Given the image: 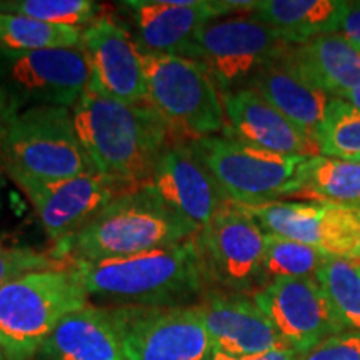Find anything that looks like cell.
<instances>
[{
  "label": "cell",
  "mask_w": 360,
  "mask_h": 360,
  "mask_svg": "<svg viewBox=\"0 0 360 360\" xmlns=\"http://www.w3.org/2000/svg\"><path fill=\"white\" fill-rule=\"evenodd\" d=\"M75 132L94 170L127 188L150 182L170 142L167 125L143 103H125L85 90L72 107Z\"/></svg>",
  "instance_id": "1"
},
{
  "label": "cell",
  "mask_w": 360,
  "mask_h": 360,
  "mask_svg": "<svg viewBox=\"0 0 360 360\" xmlns=\"http://www.w3.org/2000/svg\"><path fill=\"white\" fill-rule=\"evenodd\" d=\"M72 267L87 295L112 307H187L207 292L195 237L129 257Z\"/></svg>",
  "instance_id": "2"
},
{
  "label": "cell",
  "mask_w": 360,
  "mask_h": 360,
  "mask_svg": "<svg viewBox=\"0 0 360 360\" xmlns=\"http://www.w3.org/2000/svg\"><path fill=\"white\" fill-rule=\"evenodd\" d=\"M197 233L154 188L143 186L119 195L74 236L57 242L53 257L70 259L72 265L101 262L180 244Z\"/></svg>",
  "instance_id": "3"
},
{
  "label": "cell",
  "mask_w": 360,
  "mask_h": 360,
  "mask_svg": "<svg viewBox=\"0 0 360 360\" xmlns=\"http://www.w3.org/2000/svg\"><path fill=\"white\" fill-rule=\"evenodd\" d=\"M72 267L39 270L0 287V345L7 360H30L62 319L87 305Z\"/></svg>",
  "instance_id": "4"
},
{
  "label": "cell",
  "mask_w": 360,
  "mask_h": 360,
  "mask_svg": "<svg viewBox=\"0 0 360 360\" xmlns=\"http://www.w3.org/2000/svg\"><path fill=\"white\" fill-rule=\"evenodd\" d=\"M147 103L167 125L172 142H195L225 129L222 94L202 62L143 52Z\"/></svg>",
  "instance_id": "5"
},
{
  "label": "cell",
  "mask_w": 360,
  "mask_h": 360,
  "mask_svg": "<svg viewBox=\"0 0 360 360\" xmlns=\"http://www.w3.org/2000/svg\"><path fill=\"white\" fill-rule=\"evenodd\" d=\"M0 152L8 172L39 180H64L94 167L64 107L32 105L17 112L0 132Z\"/></svg>",
  "instance_id": "6"
},
{
  "label": "cell",
  "mask_w": 360,
  "mask_h": 360,
  "mask_svg": "<svg viewBox=\"0 0 360 360\" xmlns=\"http://www.w3.org/2000/svg\"><path fill=\"white\" fill-rule=\"evenodd\" d=\"M229 204L255 207L299 195V172L310 157L262 150L227 135L191 142Z\"/></svg>",
  "instance_id": "7"
},
{
  "label": "cell",
  "mask_w": 360,
  "mask_h": 360,
  "mask_svg": "<svg viewBox=\"0 0 360 360\" xmlns=\"http://www.w3.org/2000/svg\"><path fill=\"white\" fill-rule=\"evenodd\" d=\"M290 47L274 27L254 15H236L202 25L182 57L202 62L225 94L247 87L259 69Z\"/></svg>",
  "instance_id": "8"
},
{
  "label": "cell",
  "mask_w": 360,
  "mask_h": 360,
  "mask_svg": "<svg viewBox=\"0 0 360 360\" xmlns=\"http://www.w3.org/2000/svg\"><path fill=\"white\" fill-rule=\"evenodd\" d=\"M207 287L247 294L262 289L265 232L242 207L229 204L195 236Z\"/></svg>",
  "instance_id": "9"
},
{
  "label": "cell",
  "mask_w": 360,
  "mask_h": 360,
  "mask_svg": "<svg viewBox=\"0 0 360 360\" xmlns=\"http://www.w3.org/2000/svg\"><path fill=\"white\" fill-rule=\"evenodd\" d=\"M125 360H210L199 307H109Z\"/></svg>",
  "instance_id": "10"
},
{
  "label": "cell",
  "mask_w": 360,
  "mask_h": 360,
  "mask_svg": "<svg viewBox=\"0 0 360 360\" xmlns=\"http://www.w3.org/2000/svg\"><path fill=\"white\" fill-rule=\"evenodd\" d=\"M267 236L312 245L330 257L354 259L360 242V205L278 200L242 207Z\"/></svg>",
  "instance_id": "11"
},
{
  "label": "cell",
  "mask_w": 360,
  "mask_h": 360,
  "mask_svg": "<svg viewBox=\"0 0 360 360\" xmlns=\"http://www.w3.org/2000/svg\"><path fill=\"white\" fill-rule=\"evenodd\" d=\"M0 75L17 103L70 109L89 87L90 65L80 45L29 52L0 51Z\"/></svg>",
  "instance_id": "12"
},
{
  "label": "cell",
  "mask_w": 360,
  "mask_h": 360,
  "mask_svg": "<svg viewBox=\"0 0 360 360\" xmlns=\"http://www.w3.org/2000/svg\"><path fill=\"white\" fill-rule=\"evenodd\" d=\"M252 299L297 355L345 332L315 277L277 278L255 290Z\"/></svg>",
  "instance_id": "13"
},
{
  "label": "cell",
  "mask_w": 360,
  "mask_h": 360,
  "mask_svg": "<svg viewBox=\"0 0 360 360\" xmlns=\"http://www.w3.org/2000/svg\"><path fill=\"white\" fill-rule=\"evenodd\" d=\"M37 212L45 233L60 242L80 231L112 200L130 192L97 170L64 180H39L8 172Z\"/></svg>",
  "instance_id": "14"
},
{
  "label": "cell",
  "mask_w": 360,
  "mask_h": 360,
  "mask_svg": "<svg viewBox=\"0 0 360 360\" xmlns=\"http://www.w3.org/2000/svg\"><path fill=\"white\" fill-rule=\"evenodd\" d=\"M257 0H127L135 42L142 52L184 56L197 30L232 12H254Z\"/></svg>",
  "instance_id": "15"
},
{
  "label": "cell",
  "mask_w": 360,
  "mask_h": 360,
  "mask_svg": "<svg viewBox=\"0 0 360 360\" xmlns=\"http://www.w3.org/2000/svg\"><path fill=\"white\" fill-rule=\"evenodd\" d=\"M212 342V359L242 360L289 349L254 299L207 289L197 304Z\"/></svg>",
  "instance_id": "16"
},
{
  "label": "cell",
  "mask_w": 360,
  "mask_h": 360,
  "mask_svg": "<svg viewBox=\"0 0 360 360\" xmlns=\"http://www.w3.org/2000/svg\"><path fill=\"white\" fill-rule=\"evenodd\" d=\"M90 65L89 89L125 103L147 102L143 52L127 29L109 17H98L82 30Z\"/></svg>",
  "instance_id": "17"
},
{
  "label": "cell",
  "mask_w": 360,
  "mask_h": 360,
  "mask_svg": "<svg viewBox=\"0 0 360 360\" xmlns=\"http://www.w3.org/2000/svg\"><path fill=\"white\" fill-rule=\"evenodd\" d=\"M147 186L197 231L209 225L229 205L191 142H170L162 152Z\"/></svg>",
  "instance_id": "18"
},
{
  "label": "cell",
  "mask_w": 360,
  "mask_h": 360,
  "mask_svg": "<svg viewBox=\"0 0 360 360\" xmlns=\"http://www.w3.org/2000/svg\"><path fill=\"white\" fill-rule=\"evenodd\" d=\"M294 49L295 45H292L289 51L259 69L247 87L254 89L297 129L319 142L326 127L332 96L317 87L305 74Z\"/></svg>",
  "instance_id": "19"
},
{
  "label": "cell",
  "mask_w": 360,
  "mask_h": 360,
  "mask_svg": "<svg viewBox=\"0 0 360 360\" xmlns=\"http://www.w3.org/2000/svg\"><path fill=\"white\" fill-rule=\"evenodd\" d=\"M224 135L262 150L290 157L322 155L317 141L305 135L254 89L222 94Z\"/></svg>",
  "instance_id": "20"
},
{
  "label": "cell",
  "mask_w": 360,
  "mask_h": 360,
  "mask_svg": "<svg viewBox=\"0 0 360 360\" xmlns=\"http://www.w3.org/2000/svg\"><path fill=\"white\" fill-rule=\"evenodd\" d=\"M35 360H125L109 307L85 305L62 319Z\"/></svg>",
  "instance_id": "21"
},
{
  "label": "cell",
  "mask_w": 360,
  "mask_h": 360,
  "mask_svg": "<svg viewBox=\"0 0 360 360\" xmlns=\"http://www.w3.org/2000/svg\"><path fill=\"white\" fill-rule=\"evenodd\" d=\"M349 6L345 0H257L252 15L274 27L289 44L302 45L339 32Z\"/></svg>",
  "instance_id": "22"
},
{
  "label": "cell",
  "mask_w": 360,
  "mask_h": 360,
  "mask_svg": "<svg viewBox=\"0 0 360 360\" xmlns=\"http://www.w3.org/2000/svg\"><path fill=\"white\" fill-rule=\"evenodd\" d=\"M305 74L328 96L360 89V47L342 34H323L295 45Z\"/></svg>",
  "instance_id": "23"
},
{
  "label": "cell",
  "mask_w": 360,
  "mask_h": 360,
  "mask_svg": "<svg viewBox=\"0 0 360 360\" xmlns=\"http://www.w3.org/2000/svg\"><path fill=\"white\" fill-rule=\"evenodd\" d=\"M309 200L360 205V165L317 155L304 162L299 172V195Z\"/></svg>",
  "instance_id": "24"
},
{
  "label": "cell",
  "mask_w": 360,
  "mask_h": 360,
  "mask_svg": "<svg viewBox=\"0 0 360 360\" xmlns=\"http://www.w3.org/2000/svg\"><path fill=\"white\" fill-rule=\"evenodd\" d=\"M82 44V29L53 25L0 12V51L29 52L42 49L79 47Z\"/></svg>",
  "instance_id": "25"
},
{
  "label": "cell",
  "mask_w": 360,
  "mask_h": 360,
  "mask_svg": "<svg viewBox=\"0 0 360 360\" xmlns=\"http://www.w3.org/2000/svg\"><path fill=\"white\" fill-rule=\"evenodd\" d=\"M315 281L342 327L360 330V264L347 257H328Z\"/></svg>",
  "instance_id": "26"
},
{
  "label": "cell",
  "mask_w": 360,
  "mask_h": 360,
  "mask_svg": "<svg viewBox=\"0 0 360 360\" xmlns=\"http://www.w3.org/2000/svg\"><path fill=\"white\" fill-rule=\"evenodd\" d=\"M328 257L312 245L265 233L262 287L277 278L315 277Z\"/></svg>",
  "instance_id": "27"
},
{
  "label": "cell",
  "mask_w": 360,
  "mask_h": 360,
  "mask_svg": "<svg viewBox=\"0 0 360 360\" xmlns=\"http://www.w3.org/2000/svg\"><path fill=\"white\" fill-rule=\"evenodd\" d=\"M102 7L92 0H7L0 12L15 13L53 25L85 29L98 19Z\"/></svg>",
  "instance_id": "28"
},
{
  "label": "cell",
  "mask_w": 360,
  "mask_h": 360,
  "mask_svg": "<svg viewBox=\"0 0 360 360\" xmlns=\"http://www.w3.org/2000/svg\"><path fill=\"white\" fill-rule=\"evenodd\" d=\"M322 155L349 159L360 154V110L332 97L327 122L319 139Z\"/></svg>",
  "instance_id": "29"
},
{
  "label": "cell",
  "mask_w": 360,
  "mask_h": 360,
  "mask_svg": "<svg viewBox=\"0 0 360 360\" xmlns=\"http://www.w3.org/2000/svg\"><path fill=\"white\" fill-rule=\"evenodd\" d=\"M65 267L53 254H42L25 247H0V287L39 270Z\"/></svg>",
  "instance_id": "30"
},
{
  "label": "cell",
  "mask_w": 360,
  "mask_h": 360,
  "mask_svg": "<svg viewBox=\"0 0 360 360\" xmlns=\"http://www.w3.org/2000/svg\"><path fill=\"white\" fill-rule=\"evenodd\" d=\"M299 360H360V330H345L328 337Z\"/></svg>",
  "instance_id": "31"
},
{
  "label": "cell",
  "mask_w": 360,
  "mask_h": 360,
  "mask_svg": "<svg viewBox=\"0 0 360 360\" xmlns=\"http://www.w3.org/2000/svg\"><path fill=\"white\" fill-rule=\"evenodd\" d=\"M339 32L360 47V2H350Z\"/></svg>",
  "instance_id": "32"
},
{
  "label": "cell",
  "mask_w": 360,
  "mask_h": 360,
  "mask_svg": "<svg viewBox=\"0 0 360 360\" xmlns=\"http://www.w3.org/2000/svg\"><path fill=\"white\" fill-rule=\"evenodd\" d=\"M17 112H19V103L13 101L6 85L0 82V132L17 115Z\"/></svg>",
  "instance_id": "33"
},
{
  "label": "cell",
  "mask_w": 360,
  "mask_h": 360,
  "mask_svg": "<svg viewBox=\"0 0 360 360\" xmlns=\"http://www.w3.org/2000/svg\"><path fill=\"white\" fill-rule=\"evenodd\" d=\"M210 360H222V359H210ZM242 360H299V355L290 349H281V350H274V352L259 355V357L242 359Z\"/></svg>",
  "instance_id": "34"
},
{
  "label": "cell",
  "mask_w": 360,
  "mask_h": 360,
  "mask_svg": "<svg viewBox=\"0 0 360 360\" xmlns=\"http://www.w3.org/2000/svg\"><path fill=\"white\" fill-rule=\"evenodd\" d=\"M337 98H342V101L347 102L349 105H352L354 109L360 110V89H355V90H350V92L340 94V96Z\"/></svg>",
  "instance_id": "35"
},
{
  "label": "cell",
  "mask_w": 360,
  "mask_h": 360,
  "mask_svg": "<svg viewBox=\"0 0 360 360\" xmlns=\"http://www.w3.org/2000/svg\"><path fill=\"white\" fill-rule=\"evenodd\" d=\"M352 260H355V262L360 264V242H359V247H357V250H355V255H354Z\"/></svg>",
  "instance_id": "36"
},
{
  "label": "cell",
  "mask_w": 360,
  "mask_h": 360,
  "mask_svg": "<svg viewBox=\"0 0 360 360\" xmlns=\"http://www.w3.org/2000/svg\"><path fill=\"white\" fill-rule=\"evenodd\" d=\"M344 160L355 162V164H359V165H360V154H359V155H354V157H349V159H344Z\"/></svg>",
  "instance_id": "37"
},
{
  "label": "cell",
  "mask_w": 360,
  "mask_h": 360,
  "mask_svg": "<svg viewBox=\"0 0 360 360\" xmlns=\"http://www.w3.org/2000/svg\"><path fill=\"white\" fill-rule=\"evenodd\" d=\"M0 360H7V355H6V352H4L2 345H0Z\"/></svg>",
  "instance_id": "38"
}]
</instances>
